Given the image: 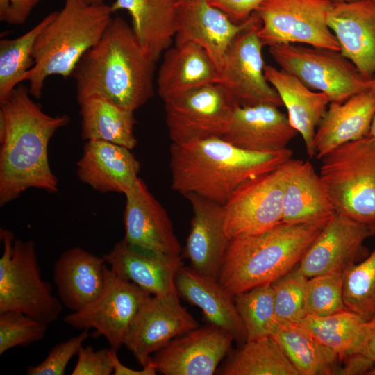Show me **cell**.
I'll return each instance as SVG.
<instances>
[{"mask_svg":"<svg viewBox=\"0 0 375 375\" xmlns=\"http://www.w3.org/2000/svg\"><path fill=\"white\" fill-rule=\"evenodd\" d=\"M28 87L18 85L0 101V206L29 188L58 191V179L49 162L48 145L67 115L51 116L31 97Z\"/></svg>","mask_w":375,"mask_h":375,"instance_id":"cell-1","label":"cell"},{"mask_svg":"<svg viewBox=\"0 0 375 375\" xmlns=\"http://www.w3.org/2000/svg\"><path fill=\"white\" fill-rule=\"evenodd\" d=\"M156 62L138 43L131 26L121 17H112L74 69L77 100L103 96L135 112L154 94Z\"/></svg>","mask_w":375,"mask_h":375,"instance_id":"cell-2","label":"cell"},{"mask_svg":"<svg viewBox=\"0 0 375 375\" xmlns=\"http://www.w3.org/2000/svg\"><path fill=\"white\" fill-rule=\"evenodd\" d=\"M169 153L174 190L183 195L197 194L222 205L240 185L278 168L292 156L288 148L255 152L220 137L172 143Z\"/></svg>","mask_w":375,"mask_h":375,"instance_id":"cell-3","label":"cell"},{"mask_svg":"<svg viewBox=\"0 0 375 375\" xmlns=\"http://www.w3.org/2000/svg\"><path fill=\"white\" fill-rule=\"evenodd\" d=\"M328 219L307 223L281 222L262 233L231 239L218 282L233 297L272 283L299 264Z\"/></svg>","mask_w":375,"mask_h":375,"instance_id":"cell-4","label":"cell"},{"mask_svg":"<svg viewBox=\"0 0 375 375\" xmlns=\"http://www.w3.org/2000/svg\"><path fill=\"white\" fill-rule=\"evenodd\" d=\"M113 11L106 3L65 0L62 8L39 33L33 49L34 65L24 81L31 96L40 99L47 77L72 76L83 56L101 38Z\"/></svg>","mask_w":375,"mask_h":375,"instance_id":"cell-5","label":"cell"},{"mask_svg":"<svg viewBox=\"0 0 375 375\" xmlns=\"http://www.w3.org/2000/svg\"><path fill=\"white\" fill-rule=\"evenodd\" d=\"M321 160L319 174L335 212L375 230V140L367 134Z\"/></svg>","mask_w":375,"mask_h":375,"instance_id":"cell-6","label":"cell"},{"mask_svg":"<svg viewBox=\"0 0 375 375\" xmlns=\"http://www.w3.org/2000/svg\"><path fill=\"white\" fill-rule=\"evenodd\" d=\"M0 238V312L15 310L48 324L53 322L63 304L42 278L35 242L15 240L12 232L2 228Z\"/></svg>","mask_w":375,"mask_h":375,"instance_id":"cell-7","label":"cell"},{"mask_svg":"<svg viewBox=\"0 0 375 375\" xmlns=\"http://www.w3.org/2000/svg\"><path fill=\"white\" fill-rule=\"evenodd\" d=\"M279 68L312 90L325 94L330 102L342 103L369 90L373 80L364 76L340 51L281 44L269 47Z\"/></svg>","mask_w":375,"mask_h":375,"instance_id":"cell-8","label":"cell"},{"mask_svg":"<svg viewBox=\"0 0 375 375\" xmlns=\"http://www.w3.org/2000/svg\"><path fill=\"white\" fill-rule=\"evenodd\" d=\"M331 4L327 0H265L255 12L263 47L301 43L340 51L327 24Z\"/></svg>","mask_w":375,"mask_h":375,"instance_id":"cell-9","label":"cell"},{"mask_svg":"<svg viewBox=\"0 0 375 375\" xmlns=\"http://www.w3.org/2000/svg\"><path fill=\"white\" fill-rule=\"evenodd\" d=\"M164 103L165 122L172 143L222 138L238 106L222 83L192 90Z\"/></svg>","mask_w":375,"mask_h":375,"instance_id":"cell-10","label":"cell"},{"mask_svg":"<svg viewBox=\"0 0 375 375\" xmlns=\"http://www.w3.org/2000/svg\"><path fill=\"white\" fill-rule=\"evenodd\" d=\"M152 295L136 284L117 276L109 267L105 287L93 302L63 317L77 329L94 328L111 348L119 349L138 313Z\"/></svg>","mask_w":375,"mask_h":375,"instance_id":"cell-11","label":"cell"},{"mask_svg":"<svg viewBox=\"0 0 375 375\" xmlns=\"http://www.w3.org/2000/svg\"><path fill=\"white\" fill-rule=\"evenodd\" d=\"M284 165L246 181L231 194L224 205L230 240L262 233L282 222Z\"/></svg>","mask_w":375,"mask_h":375,"instance_id":"cell-12","label":"cell"},{"mask_svg":"<svg viewBox=\"0 0 375 375\" xmlns=\"http://www.w3.org/2000/svg\"><path fill=\"white\" fill-rule=\"evenodd\" d=\"M260 24L259 19L230 45L219 69L220 83L238 106L270 104L281 107L283 105L278 94L265 76L263 45L258 35Z\"/></svg>","mask_w":375,"mask_h":375,"instance_id":"cell-13","label":"cell"},{"mask_svg":"<svg viewBox=\"0 0 375 375\" xmlns=\"http://www.w3.org/2000/svg\"><path fill=\"white\" fill-rule=\"evenodd\" d=\"M183 307L177 292L152 295L143 305L126 335L124 345L142 367L175 338L199 327Z\"/></svg>","mask_w":375,"mask_h":375,"instance_id":"cell-14","label":"cell"},{"mask_svg":"<svg viewBox=\"0 0 375 375\" xmlns=\"http://www.w3.org/2000/svg\"><path fill=\"white\" fill-rule=\"evenodd\" d=\"M372 228L335 212L304 253L298 269L307 278L340 272L357 263Z\"/></svg>","mask_w":375,"mask_h":375,"instance_id":"cell-15","label":"cell"},{"mask_svg":"<svg viewBox=\"0 0 375 375\" xmlns=\"http://www.w3.org/2000/svg\"><path fill=\"white\" fill-rule=\"evenodd\" d=\"M234 340L216 326H199L173 339L151 360L163 375H212Z\"/></svg>","mask_w":375,"mask_h":375,"instance_id":"cell-16","label":"cell"},{"mask_svg":"<svg viewBox=\"0 0 375 375\" xmlns=\"http://www.w3.org/2000/svg\"><path fill=\"white\" fill-rule=\"evenodd\" d=\"M258 20L254 12L245 22L236 24L208 0H176L175 40L199 44L219 69L233 40Z\"/></svg>","mask_w":375,"mask_h":375,"instance_id":"cell-17","label":"cell"},{"mask_svg":"<svg viewBox=\"0 0 375 375\" xmlns=\"http://www.w3.org/2000/svg\"><path fill=\"white\" fill-rule=\"evenodd\" d=\"M124 238L126 242L169 255L181 256L183 249L164 207L139 178L125 194Z\"/></svg>","mask_w":375,"mask_h":375,"instance_id":"cell-18","label":"cell"},{"mask_svg":"<svg viewBox=\"0 0 375 375\" xmlns=\"http://www.w3.org/2000/svg\"><path fill=\"white\" fill-rule=\"evenodd\" d=\"M184 197L193 211L182 258L197 273L217 279L230 239L224 228V205L194 193Z\"/></svg>","mask_w":375,"mask_h":375,"instance_id":"cell-19","label":"cell"},{"mask_svg":"<svg viewBox=\"0 0 375 375\" xmlns=\"http://www.w3.org/2000/svg\"><path fill=\"white\" fill-rule=\"evenodd\" d=\"M327 24L341 53L366 78L375 77V0L332 3Z\"/></svg>","mask_w":375,"mask_h":375,"instance_id":"cell-20","label":"cell"},{"mask_svg":"<svg viewBox=\"0 0 375 375\" xmlns=\"http://www.w3.org/2000/svg\"><path fill=\"white\" fill-rule=\"evenodd\" d=\"M103 257L117 276L136 284L151 295L176 292L175 277L184 265L181 256L147 249L123 239Z\"/></svg>","mask_w":375,"mask_h":375,"instance_id":"cell-21","label":"cell"},{"mask_svg":"<svg viewBox=\"0 0 375 375\" xmlns=\"http://www.w3.org/2000/svg\"><path fill=\"white\" fill-rule=\"evenodd\" d=\"M297 133L278 107L260 104L236 107L222 138L244 150L269 153L287 149Z\"/></svg>","mask_w":375,"mask_h":375,"instance_id":"cell-22","label":"cell"},{"mask_svg":"<svg viewBox=\"0 0 375 375\" xmlns=\"http://www.w3.org/2000/svg\"><path fill=\"white\" fill-rule=\"evenodd\" d=\"M76 167L79 180L101 193L125 194L140 178V164L131 149L106 141H86Z\"/></svg>","mask_w":375,"mask_h":375,"instance_id":"cell-23","label":"cell"},{"mask_svg":"<svg viewBox=\"0 0 375 375\" xmlns=\"http://www.w3.org/2000/svg\"><path fill=\"white\" fill-rule=\"evenodd\" d=\"M104 258L75 247L64 251L54 262L53 281L65 307L77 312L102 292L108 267Z\"/></svg>","mask_w":375,"mask_h":375,"instance_id":"cell-24","label":"cell"},{"mask_svg":"<svg viewBox=\"0 0 375 375\" xmlns=\"http://www.w3.org/2000/svg\"><path fill=\"white\" fill-rule=\"evenodd\" d=\"M156 90L165 101L192 90L220 83L218 68L206 51L191 41L175 40L164 52Z\"/></svg>","mask_w":375,"mask_h":375,"instance_id":"cell-25","label":"cell"},{"mask_svg":"<svg viewBox=\"0 0 375 375\" xmlns=\"http://www.w3.org/2000/svg\"><path fill=\"white\" fill-rule=\"evenodd\" d=\"M179 297L199 307L204 319L231 334L243 344L247 333L234 301L217 279L203 276L190 267L182 266L175 277Z\"/></svg>","mask_w":375,"mask_h":375,"instance_id":"cell-26","label":"cell"},{"mask_svg":"<svg viewBox=\"0 0 375 375\" xmlns=\"http://www.w3.org/2000/svg\"><path fill=\"white\" fill-rule=\"evenodd\" d=\"M375 114V92L369 90L342 103L330 102L316 129L315 156L322 158L335 148L366 136Z\"/></svg>","mask_w":375,"mask_h":375,"instance_id":"cell-27","label":"cell"},{"mask_svg":"<svg viewBox=\"0 0 375 375\" xmlns=\"http://www.w3.org/2000/svg\"><path fill=\"white\" fill-rule=\"evenodd\" d=\"M284 166L282 222L307 223L331 218L335 208L312 164L291 158Z\"/></svg>","mask_w":375,"mask_h":375,"instance_id":"cell-28","label":"cell"},{"mask_svg":"<svg viewBox=\"0 0 375 375\" xmlns=\"http://www.w3.org/2000/svg\"><path fill=\"white\" fill-rule=\"evenodd\" d=\"M264 72L286 108L290 125L301 135L307 154L313 158L316 127L330 103L328 97L321 92L313 91L280 68L265 65Z\"/></svg>","mask_w":375,"mask_h":375,"instance_id":"cell-29","label":"cell"},{"mask_svg":"<svg viewBox=\"0 0 375 375\" xmlns=\"http://www.w3.org/2000/svg\"><path fill=\"white\" fill-rule=\"evenodd\" d=\"M110 6L128 12L138 43L157 62L176 35V0H115Z\"/></svg>","mask_w":375,"mask_h":375,"instance_id":"cell-30","label":"cell"},{"mask_svg":"<svg viewBox=\"0 0 375 375\" xmlns=\"http://www.w3.org/2000/svg\"><path fill=\"white\" fill-rule=\"evenodd\" d=\"M78 103L83 140L106 141L131 150L137 145L134 111L99 95L87 97Z\"/></svg>","mask_w":375,"mask_h":375,"instance_id":"cell-31","label":"cell"},{"mask_svg":"<svg viewBox=\"0 0 375 375\" xmlns=\"http://www.w3.org/2000/svg\"><path fill=\"white\" fill-rule=\"evenodd\" d=\"M272 337L299 375L339 373L338 357L300 324L277 322Z\"/></svg>","mask_w":375,"mask_h":375,"instance_id":"cell-32","label":"cell"},{"mask_svg":"<svg viewBox=\"0 0 375 375\" xmlns=\"http://www.w3.org/2000/svg\"><path fill=\"white\" fill-rule=\"evenodd\" d=\"M217 372L221 375H299L272 336L247 340Z\"/></svg>","mask_w":375,"mask_h":375,"instance_id":"cell-33","label":"cell"},{"mask_svg":"<svg viewBox=\"0 0 375 375\" xmlns=\"http://www.w3.org/2000/svg\"><path fill=\"white\" fill-rule=\"evenodd\" d=\"M56 12L49 13L22 35L0 40V101L24 81L27 73L34 65L33 52L36 39Z\"/></svg>","mask_w":375,"mask_h":375,"instance_id":"cell-34","label":"cell"},{"mask_svg":"<svg viewBox=\"0 0 375 375\" xmlns=\"http://www.w3.org/2000/svg\"><path fill=\"white\" fill-rule=\"evenodd\" d=\"M366 320L349 309L324 316L306 315L299 323L343 361L352 350Z\"/></svg>","mask_w":375,"mask_h":375,"instance_id":"cell-35","label":"cell"},{"mask_svg":"<svg viewBox=\"0 0 375 375\" xmlns=\"http://www.w3.org/2000/svg\"><path fill=\"white\" fill-rule=\"evenodd\" d=\"M243 322L247 340L272 336L277 324L272 283L251 288L234 296Z\"/></svg>","mask_w":375,"mask_h":375,"instance_id":"cell-36","label":"cell"},{"mask_svg":"<svg viewBox=\"0 0 375 375\" xmlns=\"http://www.w3.org/2000/svg\"><path fill=\"white\" fill-rule=\"evenodd\" d=\"M345 306L365 320L375 315V247L343 274Z\"/></svg>","mask_w":375,"mask_h":375,"instance_id":"cell-37","label":"cell"},{"mask_svg":"<svg viewBox=\"0 0 375 375\" xmlns=\"http://www.w3.org/2000/svg\"><path fill=\"white\" fill-rule=\"evenodd\" d=\"M343 274L335 272L308 278L305 296L306 315L324 317L347 309L343 295Z\"/></svg>","mask_w":375,"mask_h":375,"instance_id":"cell-38","label":"cell"},{"mask_svg":"<svg viewBox=\"0 0 375 375\" xmlns=\"http://www.w3.org/2000/svg\"><path fill=\"white\" fill-rule=\"evenodd\" d=\"M308 279L296 268L272 283L278 322L299 324L306 315L305 296Z\"/></svg>","mask_w":375,"mask_h":375,"instance_id":"cell-39","label":"cell"},{"mask_svg":"<svg viewBox=\"0 0 375 375\" xmlns=\"http://www.w3.org/2000/svg\"><path fill=\"white\" fill-rule=\"evenodd\" d=\"M48 324L22 312H0V355L16 347H27L42 340Z\"/></svg>","mask_w":375,"mask_h":375,"instance_id":"cell-40","label":"cell"},{"mask_svg":"<svg viewBox=\"0 0 375 375\" xmlns=\"http://www.w3.org/2000/svg\"><path fill=\"white\" fill-rule=\"evenodd\" d=\"M339 374H367L375 362V315L366 320Z\"/></svg>","mask_w":375,"mask_h":375,"instance_id":"cell-41","label":"cell"},{"mask_svg":"<svg viewBox=\"0 0 375 375\" xmlns=\"http://www.w3.org/2000/svg\"><path fill=\"white\" fill-rule=\"evenodd\" d=\"M89 337L88 329L76 336L56 344L45 359L37 365L26 367L28 375H63L72 358L77 355L83 343Z\"/></svg>","mask_w":375,"mask_h":375,"instance_id":"cell-42","label":"cell"},{"mask_svg":"<svg viewBox=\"0 0 375 375\" xmlns=\"http://www.w3.org/2000/svg\"><path fill=\"white\" fill-rule=\"evenodd\" d=\"M72 375H110L113 373L110 349L95 351L91 346L81 347Z\"/></svg>","mask_w":375,"mask_h":375,"instance_id":"cell-43","label":"cell"},{"mask_svg":"<svg viewBox=\"0 0 375 375\" xmlns=\"http://www.w3.org/2000/svg\"><path fill=\"white\" fill-rule=\"evenodd\" d=\"M265 0H208L224 12L231 21L242 24L247 21Z\"/></svg>","mask_w":375,"mask_h":375,"instance_id":"cell-44","label":"cell"},{"mask_svg":"<svg viewBox=\"0 0 375 375\" xmlns=\"http://www.w3.org/2000/svg\"><path fill=\"white\" fill-rule=\"evenodd\" d=\"M40 0H0V20L11 25L24 24Z\"/></svg>","mask_w":375,"mask_h":375,"instance_id":"cell-45","label":"cell"},{"mask_svg":"<svg viewBox=\"0 0 375 375\" xmlns=\"http://www.w3.org/2000/svg\"><path fill=\"white\" fill-rule=\"evenodd\" d=\"M116 349L110 348V354L113 364V374L114 375H156L157 369L156 365L152 361L142 367V369L135 370L129 368L123 365L119 360Z\"/></svg>","mask_w":375,"mask_h":375,"instance_id":"cell-46","label":"cell"},{"mask_svg":"<svg viewBox=\"0 0 375 375\" xmlns=\"http://www.w3.org/2000/svg\"><path fill=\"white\" fill-rule=\"evenodd\" d=\"M368 135L372 137L374 140H375V114L374 115V117L372 121V124L370 126L369 131L368 133Z\"/></svg>","mask_w":375,"mask_h":375,"instance_id":"cell-47","label":"cell"},{"mask_svg":"<svg viewBox=\"0 0 375 375\" xmlns=\"http://www.w3.org/2000/svg\"><path fill=\"white\" fill-rule=\"evenodd\" d=\"M86 3H105L107 0H79Z\"/></svg>","mask_w":375,"mask_h":375,"instance_id":"cell-48","label":"cell"},{"mask_svg":"<svg viewBox=\"0 0 375 375\" xmlns=\"http://www.w3.org/2000/svg\"><path fill=\"white\" fill-rule=\"evenodd\" d=\"M367 375H375V362L372 365V368L367 373Z\"/></svg>","mask_w":375,"mask_h":375,"instance_id":"cell-49","label":"cell"},{"mask_svg":"<svg viewBox=\"0 0 375 375\" xmlns=\"http://www.w3.org/2000/svg\"><path fill=\"white\" fill-rule=\"evenodd\" d=\"M331 3L350 2L356 0H327Z\"/></svg>","mask_w":375,"mask_h":375,"instance_id":"cell-50","label":"cell"},{"mask_svg":"<svg viewBox=\"0 0 375 375\" xmlns=\"http://www.w3.org/2000/svg\"><path fill=\"white\" fill-rule=\"evenodd\" d=\"M370 90L375 92V77L373 79V83H372V87L370 88Z\"/></svg>","mask_w":375,"mask_h":375,"instance_id":"cell-51","label":"cell"}]
</instances>
